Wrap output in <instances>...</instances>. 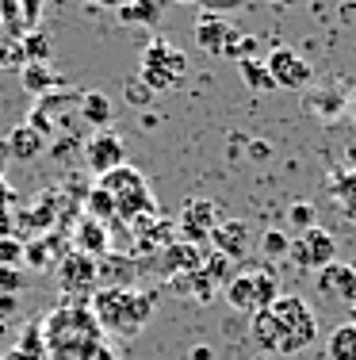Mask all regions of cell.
Here are the masks:
<instances>
[{
	"mask_svg": "<svg viewBox=\"0 0 356 360\" xmlns=\"http://www.w3.org/2000/svg\"><path fill=\"white\" fill-rule=\"evenodd\" d=\"M84 165H88V173L92 176H104V173H112V169L119 165H126V146L123 139H119L115 131H100V134H92L88 146H84Z\"/></svg>",
	"mask_w": 356,
	"mask_h": 360,
	"instance_id": "cell-7",
	"label": "cell"
},
{
	"mask_svg": "<svg viewBox=\"0 0 356 360\" xmlns=\"http://www.w3.org/2000/svg\"><path fill=\"white\" fill-rule=\"evenodd\" d=\"M352 272H356V264H352Z\"/></svg>",
	"mask_w": 356,
	"mask_h": 360,
	"instance_id": "cell-53",
	"label": "cell"
},
{
	"mask_svg": "<svg viewBox=\"0 0 356 360\" xmlns=\"http://www.w3.org/2000/svg\"><path fill=\"white\" fill-rule=\"evenodd\" d=\"M237 73H242L245 89L257 92V96H268V92H276V81L272 73H268V65L261 62V58H249V62H237Z\"/></svg>",
	"mask_w": 356,
	"mask_h": 360,
	"instance_id": "cell-26",
	"label": "cell"
},
{
	"mask_svg": "<svg viewBox=\"0 0 356 360\" xmlns=\"http://www.w3.org/2000/svg\"><path fill=\"white\" fill-rule=\"evenodd\" d=\"M223 291H226V303H230L234 311H245V314H257V311H261L257 288H253V272H249V269H245V272H234V276L223 284Z\"/></svg>",
	"mask_w": 356,
	"mask_h": 360,
	"instance_id": "cell-20",
	"label": "cell"
},
{
	"mask_svg": "<svg viewBox=\"0 0 356 360\" xmlns=\"http://www.w3.org/2000/svg\"><path fill=\"white\" fill-rule=\"evenodd\" d=\"M42 338H46L50 360H84L88 345L104 341V333L88 307H58L50 311V319H42Z\"/></svg>",
	"mask_w": 356,
	"mask_h": 360,
	"instance_id": "cell-1",
	"label": "cell"
},
{
	"mask_svg": "<svg viewBox=\"0 0 356 360\" xmlns=\"http://www.w3.org/2000/svg\"><path fill=\"white\" fill-rule=\"evenodd\" d=\"M12 360H46V338H42V322H27L12 349Z\"/></svg>",
	"mask_w": 356,
	"mask_h": 360,
	"instance_id": "cell-25",
	"label": "cell"
},
{
	"mask_svg": "<svg viewBox=\"0 0 356 360\" xmlns=\"http://www.w3.org/2000/svg\"><path fill=\"white\" fill-rule=\"evenodd\" d=\"M223 58H230V62H249V58H257V39H253V35H237L230 46H226Z\"/></svg>",
	"mask_w": 356,
	"mask_h": 360,
	"instance_id": "cell-36",
	"label": "cell"
},
{
	"mask_svg": "<svg viewBox=\"0 0 356 360\" xmlns=\"http://www.w3.org/2000/svg\"><path fill=\"white\" fill-rule=\"evenodd\" d=\"M318 291L329 299H337V303H356V272L352 264H341V261H329L326 269L318 272Z\"/></svg>",
	"mask_w": 356,
	"mask_h": 360,
	"instance_id": "cell-13",
	"label": "cell"
},
{
	"mask_svg": "<svg viewBox=\"0 0 356 360\" xmlns=\"http://www.w3.org/2000/svg\"><path fill=\"white\" fill-rule=\"evenodd\" d=\"M0 238H15V219H12V211H0Z\"/></svg>",
	"mask_w": 356,
	"mask_h": 360,
	"instance_id": "cell-44",
	"label": "cell"
},
{
	"mask_svg": "<svg viewBox=\"0 0 356 360\" xmlns=\"http://www.w3.org/2000/svg\"><path fill=\"white\" fill-rule=\"evenodd\" d=\"M20 15H23V27L35 31L39 27V15H42V0H20Z\"/></svg>",
	"mask_w": 356,
	"mask_h": 360,
	"instance_id": "cell-41",
	"label": "cell"
},
{
	"mask_svg": "<svg viewBox=\"0 0 356 360\" xmlns=\"http://www.w3.org/2000/svg\"><path fill=\"white\" fill-rule=\"evenodd\" d=\"M237 35H242V31H234V27H230V20L199 12V20H196V46L203 50V54L223 58V54H226V46H230Z\"/></svg>",
	"mask_w": 356,
	"mask_h": 360,
	"instance_id": "cell-9",
	"label": "cell"
},
{
	"mask_svg": "<svg viewBox=\"0 0 356 360\" xmlns=\"http://www.w3.org/2000/svg\"><path fill=\"white\" fill-rule=\"evenodd\" d=\"M15 311H20V303H15V295H0V322H8Z\"/></svg>",
	"mask_w": 356,
	"mask_h": 360,
	"instance_id": "cell-43",
	"label": "cell"
},
{
	"mask_svg": "<svg viewBox=\"0 0 356 360\" xmlns=\"http://www.w3.org/2000/svg\"><path fill=\"white\" fill-rule=\"evenodd\" d=\"M12 200H15V188H8V180L0 176V211L12 207Z\"/></svg>",
	"mask_w": 356,
	"mask_h": 360,
	"instance_id": "cell-45",
	"label": "cell"
},
{
	"mask_svg": "<svg viewBox=\"0 0 356 360\" xmlns=\"http://www.w3.org/2000/svg\"><path fill=\"white\" fill-rule=\"evenodd\" d=\"M215 288H218V284H211L203 272H188V295H192V299H199V303H211V299H215Z\"/></svg>",
	"mask_w": 356,
	"mask_h": 360,
	"instance_id": "cell-37",
	"label": "cell"
},
{
	"mask_svg": "<svg viewBox=\"0 0 356 360\" xmlns=\"http://www.w3.org/2000/svg\"><path fill=\"white\" fill-rule=\"evenodd\" d=\"M0 31H4L8 39H15V42L27 35L23 15H20V0H0Z\"/></svg>",
	"mask_w": 356,
	"mask_h": 360,
	"instance_id": "cell-32",
	"label": "cell"
},
{
	"mask_svg": "<svg viewBox=\"0 0 356 360\" xmlns=\"http://www.w3.org/2000/svg\"><path fill=\"white\" fill-rule=\"evenodd\" d=\"M265 65H268V73H272L276 89L299 92V89H310V81H315V65H310L307 58H299L295 50H287V46H276L272 54L265 58Z\"/></svg>",
	"mask_w": 356,
	"mask_h": 360,
	"instance_id": "cell-6",
	"label": "cell"
},
{
	"mask_svg": "<svg viewBox=\"0 0 356 360\" xmlns=\"http://www.w3.org/2000/svg\"><path fill=\"white\" fill-rule=\"evenodd\" d=\"M287 257H291V264H299L303 272H322L329 261H337V242H334L329 230L310 226V230H303V234L291 238Z\"/></svg>",
	"mask_w": 356,
	"mask_h": 360,
	"instance_id": "cell-4",
	"label": "cell"
},
{
	"mask_svg": "<svg viewBox=\"0 0 356 360\" xmlns=\"http://www.w3.org/2000/svg\"><path fill=\"white\" fill-rule=\"evenodd\" d=\"M88 4H100V8H119L123 0H88Z\"/></svg>",
	"mask_w": 356,
	"mask_h": 360,
	"instance_id": "cell-50",
	"label": "cell"
},
{
	"mask_svg": "<svg viewBox=\"0 0 356 360\" xmlns=\"http://www.w3.org/2000/svg\"><path fill=\"white\" fill-rule=\"evenodd\" d=\"M349 111H352V119H356V92H349Z\"/></svg>",
	"mask_w": 356,
	"mask_h": 360,
	"instance_id": "cell-51",
	"label": "cell"
},
{
	"mask_svg": "<svg viewBox=\"0 0 356 360\" xmlns=\"http://www.w3.org/2000/svg\"><path fill=\"white\" fill-rule=\"evenodd\" d=\"M20 84L31 92V96H50V92H62L65 89V77L58 73V70H50V62H42V65H23L20 70Z\"/></svg>",
	"mask_w": 356,
	"mask_h": 360,
	"instance_id": "cell-19",
	"label": "cell"
},
{
	"mask_svg": "<svg viewBox=\"0 0 356 360\" xmlns=\"http://www.w3.org/2000/svg\"><path fill=\"white\" fill-rule=\"evenodd\" d=\"M326 356H329V360H356V326H352V322L337 326V330L329 333Z\"/></svg>",
	"mask_w": 356,
	"mask_h": 360,
	"instance_id": "cell-27",
	"label": "cell"
},
{
	"mask_svg": "<svg viewBox=\"0 0 356 360\" xmlns=\"http://www.w3.org/2000/svg\"><path fill=\"white\" fill-rule=\"evenodd\" d=\"M42 150H46V139H39L27 123L12 127V134H8V153H12L15 161H35Z\"/></svg>",
	"mask_w": 356,
	"mask_h": 360,
	"instance_id": "cell-23",
	"label": "cell"
},
{
	"mask_svg": "<svg viewBox=\"0 0 356 360\" xmlns=\"http://www.w3.org/2000/svg\"><path fill=\"white\" fill-rule=\"evenodd\" d=\"M58 250V242L50 234H39V238H31V242H23V257H20V264H27L31 272H42L46 264H54V253Z\"/></svg>",
	"mask_w": 356,
	"mask_h": 360,
	"instance_id": "cell-24",
	"label": "cell"
},
{
	"mask_svg": "<svg viewBox=\"0 0 356 360\" xmlns=\"http://www.w3.org/2000/svg\"><path fill=\"white\" fill-rule=\"evenodd\" d=\"M23 288H27V280H23L20 269H0V295H15Z\"/></svg>",
	"mask_w": 356,
	"mask_h": 360,
	"instance_id": "cell-39",
	"label": "cell"
},
{
	"mask_svg": "<svg viewBox=\"0 0 356 360\" xmlns=\"http://www.w3.org/2000/svg\"><path fill=\"white\" fill-rule=\"evenodd\" d=\"M84 360H115V353H112V345H107V341H96V345H88Z\"/></svg>",
	"mask_w": 356,
	"mask_h": 360,
	"instance_id": "cell-42",
	"label": "cell"
},
{
	"mask_svg": "<svg viewBox=\"0 0 356 360\" xmlns=\"http://www.w3.org/2000/svg\"><path fill=\"white\" fill-rule=\"evenodd\" d=\"M192 360H211V349H203V345L192 349Z\"/></svg>",
	"mask_w": 356,
	"mask_h": 360,
	"instance_id": "cell-48",
	"label": "cell"
},
{
	"mask_svg": "<svg viewBox=\"0 0 356 360\" xmlns=\"http://www.w3.org/2000/svg\"><path fill=\"white\" fill-rule=\"evenodd\" d=\"M253 272V288H257V303L261 311H268V307L279 299V284H276V272L272 269H249Z\"/></svg>",
	"mask_w": 356,
	"mask_h": 360,
	"instance_id": "cell-31",
	"label": "cell"
},
{
	"mask_svg": "<svg viewBox=\"0 0 356 360\" xmlns=\"http://www.w3.org/2000/svg\"><path fill=\"white\" fill-rule=\"evenodd\" d=\"M287 219H291V230H295V234L318 226V211H315V203H307V200H295L291 207H287Z\"/></svg>",
	"mask_w": 356,
	"mask_h": 360,
	"instance_id": "cell-34",
	"label": "cell"
},
{
	"mask_svg": "<svg viewBox=\"0 0 356 360\" xmlns=\"http://www.w3.org/2000/svg\"><path fill=\"white\" fill-rule=\"evenodd\" d=\"M287 245H291V238L284 234V230H265L261 234V253L279 261V257H287Z\"/></svg>",
	"mask_w": 356,
	"mask_h": 360,
	"instance_id": "cell-35",
	"label": "cell"
},
{
	"mask_svg": "<svg viewBox=\"0 0 356 360\" xmlns=\"http://www.w3.org/2000/svg\"><path fill=\"white\" fill-rule=\"evenodd\" d=\"M84 219L104 222V226H107V219H115V200H112V195H107L100 184L84 192Z\"/></svg>",
	"mask_w": 356,
	"mask_h": 360,
	"instance_id": "cell-28",
	"label": "cell"
},
{
	"mask_svg": "<svg viewBox=\"0 0 356 360\" xmlns=\"http://www.w3.org/2000/svg\"><path fill=\"white\" fill-rule=\"evenodd\" d=\"M96 184L115 200V219L134 222V219H142V215H157L154 192H150L146 176H142L134 165H119V169H112V173L100 176Z\"/></svg>",
	"mask_w": 356,
	"mask_h": 360,
	"instance_id": "cell-3",
	"label": "cell"
},
{
	"mask_svg": "<svg viewBox=\"0 0 356 360\" xmlns=\"http://www.w3.org/2000/svg\"><path fill=\"white\" fill-rule=\"evenodd\" d=\"M23 242L20 238H0V269H20Z\"/></svg>",
	"mask_w": 356,
	"mask_h": 360,
	"instance_id": "cell-38",
	"label": "cell"
},
{
	"mask_svg": "<svg viewBox=\"0 0 356 360\" xmlns=\"http://www.w3.org/2000/svg\"><path fill=\"white\" fill-rule=\"evenodd\" d=\"M77 108H81V119H84L88 127H100V131H107V123H112V100H107V92H100V89L81 92Z\"/></svg>",
	"mask_w": 356,
	"mask_h": 360,
	"instance_id": "cell-22",
	"label": "cell"
},
{
	"mask_svg": "<svg viewBox=\"0 0 356 360\" xmlns=\"http://www.w3.org/2000/svg\"><path fill=\"white\" fill-rule=\"evenodd\" d=\"M154 307H157V291H134V288H126V295H123V314H119V330H115V333H123V338L138 333L142 326L150 322Z\"/></svg>",
	"mask_w": 356,
	"mask_h": 360,
	"instance_id": "cell-12",
	"label": "cell"
},
{
	"mask_svg": "<svg viewBox=\"0 0 356 360\" xmlns=\"http://www.w3.org/2000/svg\"><path fill=\"white\" fill-rule=\"evenodd\" d=\"M268 314L276 319L279 326V341H276V353L279 356H291V353H303L318 341V319L315 311L307 307V299L299 295H279Z\"/></svg>",
	"mask_w": 356,
	"mask_h": 360,
	"instance_id": "cell-2",
	"label": "cell"
},
{
	"mask_svg": "<svg viewBox=\"0 0 356 360\" xmlns=\"http://www.w3.org/2000/svg\"><path fill=\"white\" fill-rule=\"evenodd\" d=\"M249 245H253V234L242 219H218L215 234H211V250L230 257V261H242L249 253Z\"/></svg>",
	"mask_w": 356,
	"mask_h": 360,
	"instance_id": "cell-11",
	"label": "cell"
},
{
	"mask_svg": "<svg viewBox=\"0 0 356 360\" xmlns=\"http://www.w3.org/2000/svg\"><path fill=\"white\" fill-rule=\"evenodd\" d=\"M0 176H4V158H0Z\"/></svg>",
	"mask_w": 356,
	"mask_h": 360,
	"instance_id": "cell-52",
	"label": "cell"
},
{
	"mask_svg": "<svg viewBox=\"0 0 356 360\" xmlns=\"http://www.w3.org/2000/svg\"><path fill=\"white\" fill-rule=\"evenodd\" d=\"M203 253H207V250H199V245H192V242H169L165 250H161L165 276L173 280V276H188V272H199Z\"/></svg>",
	"mask_w": 356,
	"mask_h": 360,
	"instance_id": "cell-15",
	"label": "cell"
},
{
	"mask_svg": "<svg viewBox=\"0 0 356 360\" xmlns=\"http://www.w3.org/2000/svg\"><path fill=\"white\" fill-rule=\"evenodd\" d=\"M249 333H253V341H257L261 349H268V353H276L279 326H276V319H272L268 311H257V314H253V322H249Z\"/></svg>",
	"mask_w": 356,
	"mask_h": 360,
	"instance_id": "cell-30",
	"label": "cell"
},
{
	"mask_svg": "<svg viewBox=\"0 0 356 360\" xmlns=\"http://www.w3.org/2000/svg\"><path fill=\"white\" fill-rule=\"evenodd\" d=\"M96 280H100V261L88 253L70 250L62 257V264H58V284H62V291H88Z\"/></svg>",
	"mask_w": 356,
	"mask_h": 360,
	"instance_id": "cell-8",
	"label": "cell"
},
{
	"mask_svg": "<svg viewBox=\"0 0 356 360\" xmlns=\"http://www.w3.org/2000/svg\"><path fill=\"white\" fill-rule=\"evenodd\" d=\"M73 245L77 253H88V257H107L112 253V234H107L104 222H92V219H81L73 226Z\"/></svg>",
	"mask_w": 356,
	"mask_h": 360,
	"instance_id": "cell-18",
	"label": "cell"
},
{
	"mask_svg": "<svg viewBox=\"0 0 356 360\" xmlns=\"http://www.w3.org/2000/svg\"><path fill=\"white\" fill-rule=\"evenodd\" d=\"M131 104H150V89H131Z\"/></svg>",
	"mask_w": 356,
	"mask_h": 360,
	"instance_id": "cell-46",
	"label": "cell"
},
{
	"mask_svg": "<svg viewBox=\"0 0 356 360\" xmlns=\"http://www.w3.org/2000/svg\"><path fill=\"white\" fill-rule=\"evenodd\" d=\"M242 4H245V0H199L203 12H207V15H223V20H226L230 12H237Z\"/></svg>",
	"mask_w": 356,
	"mask_h": 360,
	"instance_id": "cell-40",
	"label": "cell"
},
{
	"mask_svg": "<svg viewBox=\"0 0 356 360\" xmlns=\"http://www.w3.org/2000/svg\"><path fill=\"white\" fill-rule=\"evenodd\" d=\"M218 219H223V211H218L215 200H188L184 203V211L176 215V230H180V242H192V245H211V234H215Z\"/></svg>",
	"mask_w": 356,
	"mask_h": 360,
	"instance_id": "cell-5",
	"label": "cell"
},
{
	"mask_svg": "<svg viewBox=\"0 0 356 360\" xmlns=\"http://www.w3.org/2000/svg\"><path fill=\"white\" fill-rule=\"evenodd\" d=\"M326 192L337 203V211L349 222H356V169H329Z\"/></svg>",
	"mask_w": 356,
	"mask_h": 360,
	"instance_id": "cell-17",
	"label": "cell"
},
{
	"mask_svg": "<svg viewBox=\"0 0 356 360\" xmlns=\"http://www.w3.org/2000/svg\"><path fill=\"white\" fill-rule=\"evenodd\" d=\"M310 115H318L322 123H337V119L349 111V92L337 89V84H322V89H310V96H303Z\"/></svg>",
	"mask_w": 356,
	"mask_h": 360,
	"instance_id": "cell-14",
	"label": "cell"
},
{
	"mask_svg": "<svg viewBox=\"0 0 356 360\" xmlns=\"http://www.w3.org/2000/svg\"><path fill=\"white\" fill-rule=\"evenodd\" d=\"M199 272L211 280V284H226V280L234 276V272H230V257H223V253H215V250H207V253H203Z\"/></svg>",
	"mask_w": 356,
	"mask_h": 360,
	"instance_id": "cell-33",
	"label": "cell"
},
{
	"mask_svg": "<svg viewBox=\"0 0 356 360\" xmlns=\"http://www.w3.org/2000/svg\"><path fill=\"white\" fill-rule=\"evenodd\" d=\"M268 158V142H253V161H265Z\"/></svg>",
	"mask_w": 356,
	"mask_h": 360,
	"instance_id": "cell-47",
	"label": "cell"
},
{
	"mask_svg": "<svg viewBox=\"0 0 356 360\" xmlns=\"http://www.w3.org/2000/svg\"><path fill=\"white\" fill-rule=\"evenodd\" d=\"M272 8H295V4H303V0H268Z\"/></svg>",
	"mask_w": 356,
	"mask_h": 360,
	"instance_id": "cell-49",
	"label": "cell"
},
{
	"mask_svg": "<svg viewBox=\"0 0 356 360\" xmlns=\"http://www.w3.org/2000/svg\"><path fill=\"white\" fill-rule=\"evenodd\" d=\"M123 295H126V288H100L96 295H92L88 314L96 319L100 333H115V330H119V314H123Z\"/></svg>",
	"mask_w": 356,
	"mask_h": 360,
	"instance_id": "cell-16",
	"label": "cell"
},
{
	"mask_svg": "<svg viewBox=\"0 0 356 360\" xmlns=\"http://www.w3.org/2000/svg\"><path fill=\"white\" fill-rule=\"evenodd\" d=\"M142 70H157V73H169V77H176V81H184V73H188V58H184L169 39L157 35V39L146 42V50H142Z\"/></svg>",
	"mask_w": 356,
	"mask_h": 360,
	"instance_id": "cell-10",
	"label": "cell"
},
{
	"mask_svg": "<svg viewBox=\"0 0 356 360\" xmlns=\"http://www.w3.org/2000/svg\"><path fill=\"white\" fill-rule=\"evenodd\" d=\"M20 50H23V62H27V65H42V62H50V35H46L42 27L27 31V35L20 39Z\"/></svg>",
	"mask_w": 356,
	"mask_h": 360,
	"instance_id": "cell-29",
	"label": "cell"
},
{
	"mask_svg": "<svg viewBox=\"0 0 356 360\" xmlns=\"http://www.w3.org/2000/svg\"><path fill=\"white\" fill-rule=\"evenodd\" d=\"M169 0H123L115 8V15L123 23H142V27H157L161 15H165Z\"/></svg>",
	"mask_w": 356,
	"mask_h": 360,
	"instance_id": "cell-21",
	"label": "cell"
}]
</instances>
